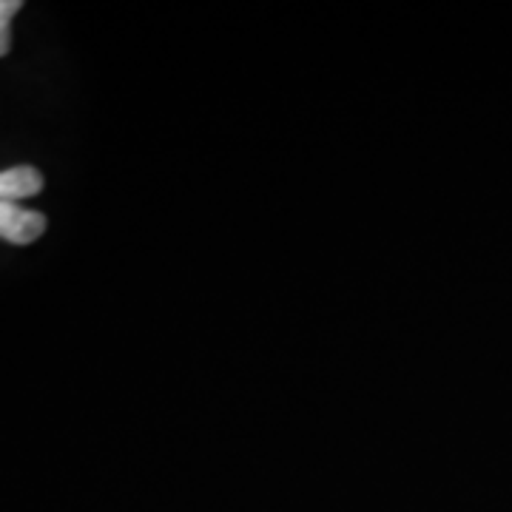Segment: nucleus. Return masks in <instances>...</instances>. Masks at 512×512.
<instances>
[{
    "mask_svg": "<svg viewBox=\"0 0 512 512\" xmlns=\"http://www.w3.org/2000/svg\"><path fill=\"white\" fill-rule=\"evenodd\" d=\"M46 231V217L26 211L18 202H0V239L12 245H29Z\"/></svg>",
    "mask_w": 512,
    "mask_h": 512,
    "instance_id": "1",
    "label": "nucleus"
},
{
    "mask_svg": "<svg viewBox=\"0 0 512 512\" xmlns=\"http://www.w3.org/2000/svg\"><path fill=\"white\" fill-rule=\"evenodd\" d=\"M43 188V177L32 165H18L9 171H0V202H18L35 197Z\"/></svg>",
    "mask_w": 512,
    "mask_h": 512,
    "instance_id": "2",
    "label": "nucleus"
},
{
    "mask_svg": "<svg viewBox=\"0 0 512 512\" xmlns=\"http://www.w3.org/2000/svg\"><path fill=\"white\" fill-rule=\"evenodd\" d=\"M20 12L18 0H0V57L9 52L12 46V35H9V23Z\"/></svg>",
    "mask_w": 512,
    "mask_h": 512,
    "instance_id": "3",
    "label": "nucleus"
}]
</instances>
